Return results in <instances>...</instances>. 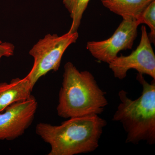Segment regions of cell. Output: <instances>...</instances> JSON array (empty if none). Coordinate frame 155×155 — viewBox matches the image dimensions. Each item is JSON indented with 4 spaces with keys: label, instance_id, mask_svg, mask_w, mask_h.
<instances>
[{
    "label": "cell",
    "instance_id": "obj_1",
    "mask_svg": "<svg viewBox=\"0 0 155 155\" xmlns=\"http://www.w3.org/2000/svg\"><path fill=\"white\" fill-rule=\"evenodd\" d=\"M107 121L99 115H87L69 118L60 125L41 122L35 132L50 145L48 155H74L94 151Z\"/></svg>",
    "mask_w": 155,
    "mask_h": 155
},
{
    "label": "cell",
    "instance_id": "obj_2",
    "mask_svg": "<svg viewBox=\"0 0 155 155\" xmlns=\"http://www.w3.org/2000/svg\"><path fill=\"white\" fill-rule=\"evenodd\" d=\"M108 104L106 93L91 72L79 71L71 62L65 64L57 107L58 116L69 119L99 115Z\"/></svg>",
    "mask_w": 155,
    "mask_h": 155
},
{
    "label": "cell",
    "instance_id": "obj_3",
    "mask_svg": "<svg viewBox=\"0 0 155 155\" xmlns=\"http://www.w3.org/2000/svg\"><path fill=\"white\" fill-rule=\"evenodd\" d=\"M136 79L142 87L141 95L132 100L125 91H119L120 102L113 120L122 124L127 136L126 143L137 144L144 141L153 145L155 143V80L149 83L143 74L138 73Z\"/></svg>",
    "mask_w": 155,
    "mask_h": 155
},
{
    "label": "cell",
    "instance_id": "obj_4",
    "mask_svg": "<svg viewBox=\"0 0 155 155\" xmlns=\"http://www.w3.org/2000/svg\"><path fill=\"white\" fill-rule=\"evenodd\" d=\"M77 32L58 36L56 34H48L41 39L29 51L34 59L33 67L25 77L34 87L38 81L51 71H58L62 57L69 46L78 39Z\"/></svg>",
    "mask_w": 155,
    "mask_h": 155
},
{
    "label": "cell",
    "instance_id": "obj_5",
    "mask_svg": "<svg viewBox=\"0 0 155 155\" xmlns=\"http://www.w3.org/2000/svg\"><path fill=\"white\" fill-rule=\"evenodd\" d=\"M141 38L136 49L127 56H117L109 64L114 77L122 80L128 70L135 69L155 80V54L145 25L141 27Z\"/></svg>",
    "mask_w": 155,
    "mask_h": 155
},
{
    "label": "cell",
    "instance_id": "obj_6",
    "mask_svg": "<svg viewBox=\"0 0 155 155\" xmlns=\"http://www.w3.org/2000/svg\"><path fill=\"white\" fill-rule=\"evenodd\" d=\"M140 25L138 20L123 19L110 37L101 41L87 42V49L98 61L109 64L119 52L132 48Z\"/></svg>",
    "mask_w": 155,
    "mask_h": 155
},
{
    "label": "cell",
    "instance_id": "obj_7",
    "mask_svg": "<svg viewBox=\"0 0 155 155\" xmlns=\"http://www.w3.org/2000/svg\"><path fill=\"white\" fill-rule=\"evenodd\" d=\"M37 107L36 99L31 95L0 113V140H13L23 135L33 123Z\"/></svg>",
    "mask_w": 155,
    "mask_h": 155
},
{
    "label": "cell",
    "instance_id": "obj_8",
    "mask_svg": "<svg viewBox=\"0 0 155 155\" xmlns=\"http://www.w3.org/2000/svg\"><path fill=\"white\" fill-rule=\"evenodd\" d=\"M33 87L26 77L14 78L10 83H0V113L14 103L29 98Z\"/></svg>",
    "mask_w": 155,
    "mask_h": 155
},
{
    "label": "cell",
    "instance_id": "obj_9",
    "mask_svg": "<svg viewBox=\"0 0 155 155\" xmlns=\"http://www.w3.org/2000/svg\"><path fill=\"white\" fill-rule=\"evenodd\" d=\"M154 0H101L103 5L123 19L138 20L147 6Z\"/></svg>",
    "mask_w": 155,
    "mask_h": 155
},
{
    "label": "cell",
    "instance_id": "obj_10",
    "mask_svg": "<svg viewBox=\"0 0 155 155\" xmlns=\"http://www.w3.org/2000/svg\"><path fill=\"white\" fill-rule=\"evenodd\" d=\"M90 0H63V4L69 12L72 23L69 32H77L80 26L84 13Z\"/></svg>",
    "mask_w": 155,
    "mask_h": 155
},
{
    "label": "cell",
    "instance_id": "obj_11",
    "mask_svg": "<svg viewBox=\"0 0 155 155\" xmlns=\"http://www.w3.org/2000/svg\"><path fill=\"white\" fill-rule=\"evenodd\" d=\"M140 24H147L150 29L148 34L150 41L155 45V0L150 3L138 19Z\"/></svg>",
    "mask_w": 155,
    "mask_h": 155
},
{
    "label": "cell",
    "instance_id": "obj_12",
    "mask_svg": "<svg viewBox=\"0 0 155 155\" xmlns=\"http://www.w3.org/2000/svg\"><path fill=\"white\" fill-rule=\"evenodd\" d=\"M15 46L11 43L3 42L0 40V61L3 57H10L14 55Z\"/></svg>",
    "mask_w": 155,
    "mask_h": 155
}]
</instances>
